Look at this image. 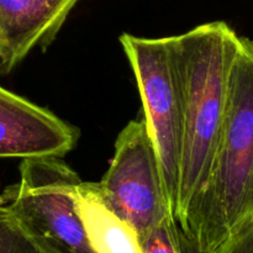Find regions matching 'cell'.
<instances>
[{
	"label": "cell",
	"instance_id": "1",
	"mask_svg": "<svg viewBox=\"0 0 253 253\" xmlns=\"http://www.w3.org/2000/svg\"><path fill=\"white\" fill-rule=\"evenodd\" d=\"M172 39L182 85L184 123L174 210L179 224L204 187L211 168L241 36L226 22L214 21Z\"/></svg>",
	"mask_w": 253,
	"mask_h": 253
},
{
	"label": "cell",
	"instance_id": "2",
	"mask_svg": "<svg viewBox=\"0 0 253 253\" xmlns=\"http://www.w3.org/2000/svg\"><path fill=\"white\" fill-rule=\"evenodd\" d=\"M253 205V41L241 37L214 160L178 224L184 253H214Z\"/></svg>",
	"mask_w": 253,
	"mask_h": 253
},
{
	"label": "cell",
	"instance_id": "3",
	"mask_svg": "<svg viewBox=\"0 0 253 253\" xmlns=\"http://www.w3.org/2000/svg\"><path fill=\"white\" fill-rule=\"evenodd\" d=\"M20 179L0 195L41 253H98L77 204L83 180L61 157L22 160Z\"/></svg>",
	"mask_w": 253,
	"mask_h": 253
},
{
	"label": "cell",
	"instance_id": "4",
	"mask_svg": "<svg viewBox=\"0 0 253 253\" xmlns=\"http://www.w3.org/2000/svg\"><path fill=\"white\" fill-rule=\"evenodd\" d=\"M120 43L142 100L143 119L155 145L166 193L175 210L183 150V95L172 36L148 39L123 34Z\"/></svg>",
	"mask_w": 253,
	"mask_h": 253
},
{
	"label": "cell",
	"instance_id": "5",
	"mask_svg": "<svg viewBox=\"0 0 253 253\" xmlns=\"http://www.w3.org/2000/svg\"><path fill=\"white\" fill-rule=\"evenodd\" d=\"M96 187L106 207L133 227L141 241L174 216L145 119L130 121L119 133L110 167Z\"/></svg>",
	"mask_w": 253,
	"mask_h": 253
},
{
	"label": "cell",
	"instance_id": "6",
	"mask_svg": "<svg viewBox=\"0 0 253 253\" xmlns=\"http://www.w3.org/2000/svg\"><path fill=\"white\" fill-rule=\"evenodd\" d=\"M78 138L74 126L0 85V158L63 157Z\"/></svg>",
	"mask_w": 253,
	"mask_h": 253
},
{
	"label": "cell",
	"instance_id": "7",
	"mask_svg": "<svg viewBox=\"0 0 253 253\" xmlns=\"http://www.w3.org/2000/svg\"><path fill=\"white\" fill-rule=\"evenodd\" d=\"M81 0H0V73L47 48Z\"/></svg>",
	"mask_w": 253,
	"mask_h": 253
},
{
	"label": "cell",
	"instance_id": "8",
	"mask_svg": "<svg viewBox=\"0 0 253 253\" xmlns=\"http://www.w3.org/2000/svg\"><path fill=\"white\" fill-rule=\"evenodd\" d=\"M77 204L91 246L96 252L143 253L137 232L106 207L96 183H81Z\"/></svg>",
	"mask_w": 253,
	"mask_h": 253
},
{
	"label": "cell",
	"instance_id": "9",
	"mask_svg": "<svg viewBox=\"0 0 253 253\" xmlns=\"http://www.w3.org/2000/svg\"><path fill=\"white\" fill-rule=\"evenodd\" d=\"M0 253H41L11 211L0 203Z\"/></svg>",
	"mask_w": 253,
	"mask_h": 253
},
{
	"label": "cell",
	"instance_id": "10",
	"mask_svg": "<svg viewBox=\"0 0 253 253\" xmlns=\"http://www.w3.org/2000/svg\"><path fill=\"white\" fill-rule=\"evenodd\" d=\"M143 253H184L183 236L174 216H168L141 241Z\"/></svg>",
	"mask_w": 253,
	"mask_h": 253
},
{
	"label": "cell",
	"instance_id": "11",
	"mask_svg": "<svg viewBox=\"0 0 253 253\" xmlns=\"http://www.w3.org/2000/svg\"><path fill=\"white\" fill-rule=\"evenodd\" d=\"M214 253H253V205Z\"/></svg>",
	"mask_w": 253,
	"mask_h": 253
}]
</instances>
